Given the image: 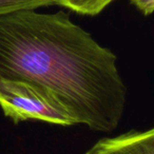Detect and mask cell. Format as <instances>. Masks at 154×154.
Masks as SVG:
<instances>
[{"mask_svg":"<svg viewBox=\"0 0 154 154\" xmlns=\"http://www.w3.org/2000/svg\"><path fill=\"white\" fill-rule=\"evenodd\" d=\"M0 78L45 87L93 131L112 132L124 115L128 90L115 54L63 11L0 14Z\"/></svg>","mask_w":154,"mask_h":154,"instance_id":"1","label":"cell"},{"mask_svg":"<svg viewBox=\"0 0 154 154\" xmlns=\"http://www.w3.org/2000/svg\"><path fill=\"white\" fill-rule=\"evenodd\" d=\"M0 107L15 124L40 120L60 126L76 125L75 118L60 99L36 82L0 78Z\"/></svg>","mask_w":154,"mask_h":154,"instance_id":"2","label":"cell"},{"mask_svg":"<svg viewBox=\"0 0 154 154\" xmlns=\"http://www.w3.org/2000/svg\"><path fill=\"white\" fill-rule=\"evenodd\" d=\"M86 154H154V131L132 130L101 138Z\"/></svg>","mask_w":154,"mask_h":154,"instance_id":"3","label":"cell"},{"mask_svg":"<svg viewBox=\"0 0 154 154\" xmlns=\"http://www.w3.org/2000/svg\"><path fill=\"white\" fill-rule=\"evenodd\" d=\"M114 0H56V5L82 15L95 16Z\"/></svg>","mask_w":154,"mask_h":154,"instance_id":"4","label":"cell"},{"mask_svg":"<svg viewBox=\"0 0 154 154\" xmlns=\"http://www.w3.org/2000/svg\"><path fill=\"white\" fill-rule=\"evenodd\" d=\"M56 5V0H0V14L20 10H36Z\"/></svg>","mask_w":154,"mask_h":154,"instance_id":"5","label":"cell"},{"mask_svg":"<svg viewBox=\"0 0 154 154\" xmlns=\"http://www.w3.org/2000/svg\"><path fill=\"white\" fill-rule=\"evenodd\" d=\"M130 1L143 15H150L153 12L154 0H130Z\"/></svg>","mask_w":154,"mask_h":154,"instance_id":"6","label":"cell"}]
</instances>
